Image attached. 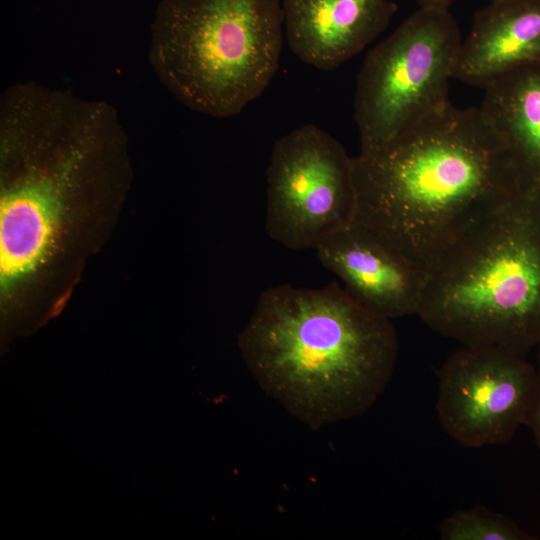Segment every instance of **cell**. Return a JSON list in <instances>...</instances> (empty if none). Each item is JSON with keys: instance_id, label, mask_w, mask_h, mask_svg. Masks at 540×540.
<instances>
[{"instance_id": "obj_15", "label": "cell", "mask_w": 540, "mask_h": 540, "mask_svg": "<svg viewBox=\"0 0 540 540\" xmlns=\"http://www.w3.org/2000/svg\"><path fill=\"white\" fill-rule=\"evenodd\" d=\"M421 6L448 8L455 0H418Z\"/></svg>"}, {"instance_id": "obj_1", "label": "cell", "mask_w": 540, "mask_h": 540, "mask_svg": "<svg viewBox=\"0 0 540 540\" xmlns=\"http://www.w3.org/2000/svg\"><path fill=\"white\" fill-rule=\"evenodd\" d=\"M355 220L427 276L469 231L523 194L509 153L480 108L451 104L353 158Z\"/></svg>"}, {"instance_id": "obj_2", "label": "cell", "mask_w": 540, "mask_h": 540, "mask_svg": "<svg viewBox=\"0 0 540 540\" xmlns=\"http://www.w3.org/2000/svg\"><path fill=\"white\" fill-rule=\"evenodd\" d=\"M238 346L262 390L313 430L364 414L390 382L399 351L391 320L336 282L266 289Z\"/></svg>"}, {"instance_id": "obj_13", "label": "cell", "mask_w": 540, "mask_h": 540, "mask_svg": "<svg viewBox=\"0 0 540 540\" xmlns=\"http://www.w3.org/2000/svg\"><path fill=\"white\" fill-rule=\"evenodd\" d=\"M439 532L443 540L536 539L511 518L483 506L455 511L441 523Z\"/></svg>"}, {"instance_id": "obj_9", "label": "cell", "mask_w": 540, "mask_h": 540, "mask_svg": "<svg viewBox=\"0 0 540 540\" xmlns=\"http://www.w3.org/2000/svg\"><path fill=\"white\" fill-rule=\"evenodd\" d=\"M315 250L320 263L367 310L390 320L418 315L426 274L364 224L354 219Z\"/></svg>"}, {"instance_id": "obj_3", "label": "cell", "mask_w": 540, "mask_h": 540, "mask_svg": "<svg viewBox=\"0 0 540 540\" xmlns=\"http://www.w3.org/2000/svg\"><path fill=\"white\" fill-rule=\"evenodd\" d=\"M112 141L109 116L86 103L42 104L1 123L3 291L44 262L68 202L112 165Z\"/></svg>"}, {"instance_id": "obj_6", "label": "cell", "mask_w": 540, "mask_h": 540, "mask_svg": "<svg viewBox=\"0 0 540 540\" xmlns=\"http://www.w3.org/2000/svg\"><path fill=\"white\" fill-rule=\"evenodd\" d=\"M461 42L448 8L420 6L369 51L354 98L360 153L383 147L450 103Z\"/></svg>"}, {"instance_id": "obj_11", "label": "cell", "mask_w": 540, "mask_h": 540, "mask_svg": "<svg viewBox=\"0 0 540 540\" xmlns=\"http://www.w3.org/2000/svg\"><path fill=\"white\" fill-rule=\"evenodd\" d=\"M540 59V0H491L461 42L453 79L481 88Z\"/></svg>"}, {"instance_id": "obj_14", "label": "cell", "mask_w": 540, "mask_h": 540, "mask_svg": "<svg viewBox=\"0 0 540 540\" xmlns=\"http://www.w3.org/2000/svg\"><path fill=\"white\" fill-rule=\"evenodd\" d=\"M538 366L536 368V385L527 425L540 448V343L538 344Z\"/></svg>"}, {"instance_id": "obj_7", "label": "cell", "mask_w": 540, "mask_h": 540, "mask_svg": "<svg viewBox=\"0 0 540 540\" xmlns=\"http://www.w3.org/2000/svg\"><path fill=\"white\" fill-rule=\"evenodd\" d=\"M266 177L265 228L286 248L316 249L355 218L353 158L316 125L276 141Z\"/></svg>"}, {"instance_id": "obj_4", "label": "cell", "mask_w": 540, "mask_h": 540, "mask_svg": "<svg viewBox=\"0 0 540 540\" xmlns=\"http://www.w3.org/2000/svg\"><path fill=\"white\" fill-rule=\"evenodd\" d=\"M422 321L463 345L525 357L540 343V196L521 194L429 270Z\"/></svg>"}, {"instance_id": "obj_8", "label": "cell", "mask_w": 540, "mask_h": 540, "mask_svg": "<svg viewBox=\"0 0 540 540\" xmlns=\"http://www.w3.org/2000/svg\"><path fill=\"white\" fill-rule=\"evenodd\" d=\"M437 377L439 422L460 445L505 444L527 425L536 368L525 357L494 346L463 345Z\"/></svg>"}, {"instance_id": "obj_12", "label": "cell", "mask_w": 540, "mask_h": 540, "mask_svg": "<svg viewBox=\"0 0 540 540\" xmlns=\"http://www.w3.org/2000/svg\"><path fill=\"white\" fill-rule=\"evenodd\" d=\"M484 90L480 109L509 153L521 192L540 196V59Z\"/></svg>"}, {"instance_id": "obj_5", "label": "cell", "mask_w": 540, "mask_h": 540, "mask_svg": "<svg viewBox=\"0 0 540 540\" xmlns=\"http://www.w3.org/2000/svg\"><path fill=\"white\" fill-rule=\"evenodd\" d=\"M280 0H161L151 23L149 63L188 109L239 114L276 74L283 45Z\"/></svg>"}, {"instance_id": "obj_10", "label": "cell", "mask_w": 540, "mask_h": 540, "mask_svg": "<svg viewBox=\"0 0 540 540\" xmlns=\"http://www.w3.org/2000/svg\"><path fill=\"white\" fill-rule=\"evenodd\" d=\"M286 38L304 63L333 70L362 51L388 26L390 0H283Z\"/></svg>"}]
</instances>
